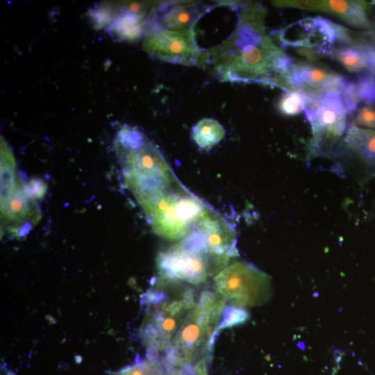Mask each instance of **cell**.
<instances>
[{
	"mask_svg": "<svg viewBox=\"0 0 375 375\" xmlns=\"http://www.w3.org/2000/svg\"><path fill=\"white\" fill-rule=\"evenodd\" d=\"M35 199L29 194L26 184L18 182L17 188L6 203L1 206L3 225L10 226V231L17 236L27 234L38 220Z\"/></svg>",
	"mask_w": 375,
	"mask_h": 375,
	"instance_id": "obj_11",
	"label": "cell"
},
{
	"mask_svg": "<svg viewBox=\"0 0 375 375\" xmlns=\"http://www.w3.org/2000/svg\"><path fill=\"white\" fill-rule=\"evenodd\" d=\"M215 291L231 306L242 308L266 303L272 294L270 277L254 265L235 261L214 277Z\"/></svg>",
	"mask_w": 375,
	"mask_h": 375,
	"instance_id": "obj_6",
	"label": "cell"
},
{
	"mask_svg": "<svg viewBox=\"0 0 375 375\" xmlns=\"http://www.w3.org/2000/svg\"><path fill=\"white\" fill-rule=\"evenodd\" d=\"M249 317V314L244 308L233 306L225 308L222 315L221 320L215 331L210 345H212L214 342L215 335L220 330L243 324L248 320Z\"/></svg>",
	"mask_w": 375,
	"mask_h": 375,
	"instance_id": "obj_19",
	"label": "cell"
},
{
	"mask_svg": "<svg viewBox=\"0 0 375 375\" xmlns=\"http://www.w3.org/2000/svg\"><path fill=\"white\" fill-rule=\"evenodd\" d=\"M225 130L215 119L205 118L199 121L192 128V138L202 149H210L224 138Z\"/></svg>",
	"mask_w": 375,
	"mask_h": 375,
	"instance_id": "obj_17",
	"label": "cell"
},
{
	"mask_svg": "<svg viewBox=\"0 0 375 375\" xmlns=\"http://www.w3.org/2000/svg\"><path fill=\"white\" fill-rule=\"evenodd\" d=\"M165 367L163 362L158 358H149L137 362L127 366L112 375H164Z\"/></svg>",
	"mask_w": 375,
	"mask_h": 375,
	"instance_id": "obj_18",
	"label": "cell"
},
{
	"mask_svg": "<svg viewBox=\"0 0 375 375\" xmlns=\"http://www.w3.org/2000/svg\"><path fill=\"white\" fill-rule=\"evenodd\" d=\"M198 3L175 2L163 3L155 8L144 22V30L164 29L172 31H190L204 12Z\"/></svg>",
	"mask_w": 375,
	"mask_h": 375,
	"instance_id": "obj_10",
	"label": "cell"
},
{
	"mask_svg": "<svg viewBox=\"0 0 375 375\" xmlns=\"http://www.w3.org/2000/svg\"><path fill=\"white\" fill-rule=\"evenodd\" d=\"M282 46L295 49L309 60L332 54L336 40L334 24L322 17L306 18L278 31Z\"/></svg>",
	"mask_w": 375,
	"mask_h": 375,
	"instance_id": "obj_7",
	"label": "cell"
},
{
	"mask_svg": "<svg viewBox=\"0 0 375 375\" xmlns=\"http://www.w3.org/2000/svg\"><path fill=\"white\" fill-rule=\"evenodd\" d=\"M143 15L131 9L124 10L112 22L109 31L121 40L138 39L144 31Z\"/></svg>",
	"mask_w": 375,
	"mask_h": 375,
	"instance_id": "obj_14",
	"label": "cell"
},
{
	"mask_svg": "<svg viewBox=\"0 0 375 375\" xmlns=\"http://www.w3.org/2000/svg\"><path fill=\"white\" fill-rule=\"evenodd\" d=\"M226 303L217 292L202 291L165 351V362L182 366L192 365L203 358V355L209 350Z\"/></svg>",
	"mask_w": 375,
	"mask_h": 375,
	"instance_id": "obj_3",
	"label": "cell"
},
{
	"mask_svg": "<svg viewBox=\"0 0 375 375\" xmlns=\"http://www.w3.org/2000/svg\"><path fill=\"white\" fill-rule=\"evenodd\" d=\"M288 81L299 91L315 94H342L350 82L333 71L311 64L293 65Z\"/></svg>",
	"mask_w": 375,
	"mask_h": 375,
	"instance_id": "obj_9",
	"label": "cell"
},
{
	"mask_svg": "<svg viewBox=\"0 0 375 375\" xmlns=\"http://www.w3.org/2000/svg\"><path fill=\"white\" fill-rule=\"evenodd\" d=\"M144 31L143 49L151 56L174 64L199 65L202 51L197 44L194 31Z\"/></svg>",
	"mask_w": 375,
	"mask_h": 375,
	"instance_id": "obj_8",
	"label": "cell"
},
{
	"mask_svg": "<svg viewBox=\"0 0 375 375\" xmlns=\"http://www.w3.org/2000/svg\"><path fill=\"white\" fill-rule=\"evenodd\" d=\"M197 299L191 285L160 278L142 295L147 311L140 336L149 351L158 353L169 348Z\"/></svg>",
	"mask_w": 375,
	"mask_h": 375,
	"instance_id": "obj_2",
	"label": "cell"
},
{
	"mask_svg": "<svg viewBox=\"0 0 375 375\" xmlns=\"http://www.w3.org/2000/svg\"><path fill=\"white\" fill-rule=\"evenodd\" d=\"M261 14L259 8H243L232 35L202 51L199 65L226 81L277 85L282 79L288 81L292 60L265 33Z\"/></svg>",
	"mask_w": 375,
	"mask_h": 375,
	"instance_id": "obj_1",
	"label": "cell"
},
{
	"mask_svg": "<svg viewBox=\"0 0 375 375\" xmlns=\"http://www.w3.org/2000/svg\"><path fill=\"white\" fill-rule=\"evenodd\" d=\"M355 91L358 101L369 105L375 103V76L367 73L360 76L354 83Z\"/></svg>",
	"mask_w": 375,
	"mask_h": 375,
	"instance_id": "obj_20",
	"label": "cell"
},
{
	"mask_svg": "<svg viewBox=\"0 0 375 375\" xmlns=\"http://www.w3.org/2000/svg\"><path fill=\"white\" fill-rule=\"evenodd\" d=\"M333 57L351 73L369 72V59L365 45L344 44L333 48Z\"/></svg>",
	"mask_w": 375,
	"mask_h": 375,
	"instance_id": "obj_16",
	"label": "cell"
},
{
	"mask_svg": "<svg viewBox=\"0 0 375 375\" xmlns=\"http://www.w3.org/2000/svg\"><path fill=\"white\" fill-rule=\"evenodd\" d=\"M305 103V97L301 92L299 90L288 92L281 98L279 109L283 114L292 116L304 110Z\"/></svg>",
	"mask_w": 375,
	"mask_h": 375,
	"instance_id": "obj_21",
	"label": "cell"
},
{
	"mask_svg": "<svg viewBox=\"0 0 375 375\" xmlns=\"http://www.w3.org/2000/svg\"><path fill=\"white\" fill-rule=\"evenodd\" d=\"M344 142L367 164L375 167V130L352 124L346 131Z\"/></svg>",
	"mask_w": 375,
	"mask_h": 375,
	"instance_id": "obj_13",
	"label": "cell"
},
{
	"mask_svg": "<svg viewBox=\"0 0 375 375\" xmlns=\"http://www.w3.org/2000/svg\"><path fill=\"white\" fill-rule=\"evenodd\" d=\"M31 197L35 199H42L47 192L46 183L40 178H33L26 184Z\"/></svg>",
	"mask_w": 375,
	"mask_h": 375,
	"instance_id": "obj_24",
	"label": "cell"
},
{
	"mask_svg": "<svg viewBox=\"0 0 375 375\" xmlns=\"http://www.w3.org/2000/svg\"><path fill=\"white\" fill-rule=\"evenodd\" d=\"M165 367L164 375H208L206 358H202L194 365H185L174 366L163 361Z\"/></svg>",
	"mask_w": 375,
	"mask_h": 375,
	"instance_id": "obj_22",
	"label": "cell"
},
{
	"mask_svg": "<svg viewBox=\"0 0 375 375\" xmlns=\"http://www.w3.org/2000/svg\"><path fill=\"white\" fill-rule=\"evenodd\" d=\"M302 93L306 101L304 111L312 133L310 157L327 153L347 129L349 114L344 99L338 93Z\"/></svg>",
	"mask_w": 375,
	"mask_h": 375,
	"instance_id": "obj_5",
	"label": "cell"
},
{
	"mask_svg": "<svg viewBox=\"0 0 375 375\" xmlns=\"http://www.w3.org/2000/svg\"><path fill=\"white\" fill-rule=\"evenodd\" d=\"M315 8L324 10L340 17L349 24L359 28L370 26V22L366 11V3L364 1H329L322 3H312Z\"/></svg>",
	"mask_w": 375,
	"mask_h": 375,
	"instance_id": "obj_12",
	"label": "cell"
},
{
	"mask_svg": "<svg viewBox=\"0 0 375 375\" xmlns=\"http://www.w3.org/2000/svg\"><path fill=\"white\" fill-rule=\"evenodd\" d=\"M19 181L12 153L5 140L1 138V206L14 193Z\"/></svg>",
	"mask_w": 375,
	"mask_h": 375,
	"instance_id": "obj_15",
	"label": "cell"
},
{
	"mask_svg": "<svg viewBox=\"0 0 375 375\" xmlns=\"http://www.w3.org/2000/svg\"><path fill=\"white\" fill-rule=\"evenodd\" d=\"M353 124L359 127L375 130V110L369 106L359 108L356 114Z\"/></svg>",
	"mask_w": 375,
	"mask_h": 375,
	"instance_id": "obj_23",
	"label": "cell"
},
{
	"mask_svg": "<svg viewBox=\"0 0 375 375\" xmlns=\"http://www.w3.org/2000/svg\"><path fill=\"white\" fill-rule=\"evenodd\" d=\"M369 59V73L375 76V47L366 45Z\"/></svg>",
	"mask_w": 375,
	"mask_h": 375,
	"instance_id": "obj_25",
	"label": "cell"
},
{
	"mask_svg": "<svg viewBox=\"0 0 375 375\" xmlns=\"http://www.w3.org/2000/svg\"><path fill=\"white\" fill-rule=\"evenodd\" d=\"M157 265L159 278L190 285L203 284L215 273L201 228L161 252Z\"/></svg>",
	"mask_w": 375,
	"mask_h": 375,
	"instance_id": "obj_4",
	"label": "cell"
}]
</instances>
